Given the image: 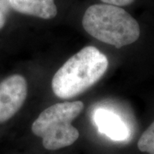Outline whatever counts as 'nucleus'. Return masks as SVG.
Returning a JSON list of instances; mask_svg holds the SVG:
<instances>
[{
  "mask_svg": "<svg viewBox=\"0 0 154 154\" xmlns=\"http://www.w3.org/2000/svg\"><path fill=\"white\" fill-rule=\"evenodd\" d=\"M10 4L8 0H0V29L5 27L10 13Z\"/></svg>",
  "mask_w": 154,
  "mask_h": 154,
  "instance_id": "nucleus-8",
  "label": "nucleus"
},
{
  "mask_svg": "<svg viewBox=\"0 0 154 154\" xmlns=\"http://www.w3.org/2000/svg\"><path fill=\"white\" fill-rule=\"evenodd\" d=\"M10 6L23 15L52 19L57 14L54 0H8Z\"/></svg>",
  "mask_w": 154,
  "mask_h": 154,
  "instance_id": "nucleus-6",
  "label": "nucleus"
},
{
  "mask_svg": "<svg viewBox=\"0 0 154 154\" xmlns=\"http://www.w3.org/2000/svg\"><path fill=\"white\" fill-rule=\"evenodd\" d=\"M104 4L115 6H126L131 5L134 0H101Z\"/></svg>",
  "mask_w": 154,
  "mask_h": 154,
  "instance_id": "nucleus-9",
  "label": "nucleus"
},
{
  "mask_svg": "<svg viewBox=\"0 0 154 154\" xmlns=\"http://www.w3.org/2000/svg\"><path fill=\"white\" fill-rule=\"evenodd\" d=\"M108 58L94 46H86L63 64L51 80L57 98L68 99L84 93L105 74Z\"/></svg>",
  "mask_w": 154,
  "mask_h": 154,
  "instance_id": "nucleus-1",
  "label": "nucleus"
},
{
  "mask_svg": "<svg viewBox=\"0 0 154 154\" xmlns=\"http://www.w3.org/2000/svg\"><path fill=\"white\" fill-rule=\"evenodd\" d=\"M83 28L94 38L116 48L137 40L140 29L137 21L119 6L94 5L85 11Z\"/></svg>",
  "mask_w": 154,
  "mask_h": 154,
  "instance_id": "nucleus-2",
  "label": "nucleus"
},
{
  "mask_svg": "<svg viewBox=\"0 0 154 154\" xmlns=\"http://www.w3.org/2000/svg\"><path fill=\"white\" fill-rule=\"evenodd\" d=\"M28 83L21 75H12L0 82V123L9 121L24 105Z\"/></svg>",
  "mask_w": 154,
  "mask_h": 154,
  "instance_id": "nucleus-4",
  "label": "nucleus"
},
{
  "mask_svg": "<svg viewBox=\"0 0 154 154\" xmlns=\"http://www.w3.org/2000/svg\"><path fill=\"white\" fill-rule=\"evenodd\" d=\"M138 148L142 152L154 154V122L139 139Z\"/></svg>",
  "mask_w": 154,
  "mask_h": 154,
  "instance_id": "nucleus-7",
  "label": "nucleus"
},
{
  "mask_svg": "<svg viewBox=\"0 0 154 154\" xmlns=\"http://www.w3.org/2000/svg\"><path fill=\"white\" fill-rule=\"evenodd\" d=\"M84 109L82 101L63 102L44 110L33 122L32 132L42 139L45 148L51 151L67 147L79 138L72 122Z\"/></svg>",
  "mask_w": 154,
  "mask_h": 154,
  "instance_id": "nucleus-3",
  "label": "nucleus"
},
{
  "mask_svg": "<svg viewBox=\"0 0 154 154\" xmlns=\"http://www.w3.org/2000/svg\"><path fill=\"white\" fill-rule=\"evenodd\" d=\"M94 119L99 131L111 140L121 141L129 136V130L126 123L111 110L98 109L94 112Z\"/></svg>",
  "mask_w": 154,
  "mask_h": 154,
  "instance_id": "nucleus-5",
  "label": "nucleus"
}]
</instances>
